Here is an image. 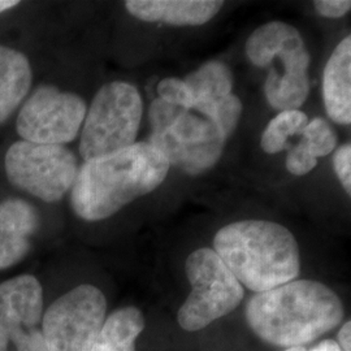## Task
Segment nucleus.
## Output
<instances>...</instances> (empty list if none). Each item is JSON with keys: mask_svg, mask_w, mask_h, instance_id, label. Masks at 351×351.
<instances>
[{"mask_svg": "<svg viewBox=\"0 0 351 351\" xmlns=\"http://www.w3.org/2000/svg\"><path fill=\"white\" fill-rule=\"evenodd\" d=\"M343 315L339 295L311 280H293L256 293L246 306L251 330L264 342L287 349L320 339L341 324Z\"/></svg>", "mask_w": 351, "mask_h": 351, "instance_id": "obj_2", "label": "nucleus"}, {"mask_svg": "<svg viewBox=\"0 0 351 351\" xmlns=\"http://www.w3.org/2000/svg\"><path fill=\"white\" fill-rule=\"evenodd\" d=\"M226 136L213 120L191 111L182 113L175 124L160 133H151L147 142L169 165L188 175H201L219 162Z\"/></svg>", "mask_w": 351, "mask_h": 351, "instance_id": "obj_9", "label": "nucleus"}, {"mask_svg": "<svg viewBox=\"0 0 351 351\" xmlns=\"http://www.w3.org/2000/svg\"><path fill=\"white\" fill-rule=\"evenodd\" d=\"M285 351H307L304 346H298V348H289Z\"/></svg>", "mask_w": 351, "mask_h": 351, "instance_id": "obj_31", "label": "nucleus"}, {"mask_svg": "<svg viewBox=\"0 0 351 351\" xmlns=\"http://www.w3.org/2000/svg\"><path fill=\"white\" fill-rule=\"evenodd\" d=\"M185 271L191 291L178 310L177 322L188 332L204 329L230 314L243 300V287L213 249L191 252Z\"/></svg>", "mask_w": 351, "mask_h": 351, "instance_id": "obj_5", "label": "nucleus"}, {"mask_svg": "<svg viewBox=\"0 0 351 351\" xmlns=\"http://www.w3.org/2000/svg\"><path fill=\"white\" fill-rule=\"evenodd\" d=\"M302 46L304 42L294 26L274 21L258 27L251 34L246 42V53L251 63L264 68L275 56Z\"/></svg>", "mask_w": 351, "mask_h": 351, "instance_id": "obj_16", "label": "nucleus"}, {"mask_svg": "<svg viewBox=\"0 0 351 351\" xmlns=\"http://www.w3.org/2000/svg\"><path fill=\"white\" fill-rule=\"evenodd\" d=\"M223 1L213 0H129L125 8L146 23L162 21L176 26L203 25L221 10Z\"/></svg>", "mask_w": 351, "mask_h": 351, "instance_id": "obj_12", "label": "nucleus"}, {"mask_svg": "<svg viewBox=\"0 0 351 351\" xmlns=\"http://www.w3.org/2000/svg\"><path fill=\"white\" fill-rule=\"evenodd\" d=\"M186 111L190 110H185L180 106H176L160 98L155 99L151 103L150 112H149L152 133H160L165 129H168L169 126L173 125L176 120Z\"/></svg>", "mask_w": 351, "mask_h": 351, "instance_id": "obj_22", "label": "nucleus"}, {"mask_svg": "<svg viewBox=\"0 0 351 351\" xmlns=\"http://www.w3.org/2000/svg\"><path fill=\"white\" fill-rule=\"evenodd\" d=\"M311 351H342L339 349V343L333 339H324L319 342Z\"/></svg>", "mask_w": 351, "mask_h": 351, "instance_id": "obj_28", "label": "nucleus"}, {"mask_svg": "<svg viewBox=\"0 0 351 351\" xmlns=\"http://www.w3.org/2000/svg\"><path fill=\"white\" fill-rule=\"evenodd\" d=\"M8 339L5 337V335L0 330V351H7L8 349Z\"/></svg>", "mask_w": 351, "mask_h": 351, "instance_id": "obj_30", "label": "nucleus"}, {"mask_svg": "<svg viewBox=\"0 0 351 351\" xmlns=\"http://www.w3.org/2000/svg\"><path fill=\"white\" fill-rule=\"evenodd\" d=\"M307 124L308 119L306 113L300 110L278 113L262 134V149L271 155L281 152L288 147L289 137L303 133Z\"/></svg>", "mask_w": 351, "mask_h": 351, "instance_id": "obj_19", "label": "nucleus"}, {"mask_svg": "<svg viewBox=\"0 0 351 351\" xmlns=\"http://www.w3.org/2000/svg\"><path fill=\"white\" fill-rule=\"evenodd\" d=\"M303 141L315 158L326 156L333 152L337 145V137L326 120L317 117L308 121L303 130Z\"/></svg>", "mask_w": 351, "mask_h": 351, "instance_id": "obj_20", "label": "nucleus"}, {"mask_svg": "<svg viewBox=\"0 0 351 351\" xmlns=\"http://www.w3.org/2000/svg\"><path fill=\"white\" fill-rule=\"evenodd\" d=\"M43 314V288L37 277L20 275L0 284V330L16 350L49 351Z\"/></svg>", "mask_w": 351, "mask_h": 351, "instance_id": "obj_10", "label": "nucleus"}, {"mask_svg": "<svg viewBox=\"0 0 351 351\" xmlns=\"http://www.w3.org/2000/svg\"><path fill=\"white\" fill-rule=\"evenodd\" d=\"M242 113V103L233 94L228 95L224 99L216 104L213 121L219 126L223 134L228 138L239 124V117Z\"/></svg>", "mask_w": 351, "mask_h": 351, "instance_id": "obj_21", "label": "nucleus"}, {"mask_svg": "<svg viewBox=\"0 0 351 351\" xmlns=\"http://www.w3.org/2000/svg\"><path fill=\"white\" fill-rule=\"evenodd\" d=\"M32 80L33 72L25 55L0 46V124L25 99Z\"/></svg>", "mask_w": 351, "mask_h": 351, "instance_id": "obj_15", "label": "nucleus"}, {"mask_svg": "<svg viewBox=\"0 0 351 351\" xmlns=\"http://www.w3.org/2000/svg\"><path fill=\"white\" fill-rule=\"evenodd\" d=\"M19 4H20V1H17V0H0V13L14 8Z\"/></svg>", "mask_w": 351, "mask_h": 351, "instance_id": "obj_29", "label": "nucleus"}, {"mask_svg": "<svg viewBox=\"0 0 351 351\" xmlns=\"http://www.w3.org/2000/svg\"><path fill=\"white\" fill-rule=\"evenodd\" d=\"M350 333H351V322H346L343 326H341L339 332V346L342 351L350 350Z\"/></svg>", "mask_w": 351, "mask_h": 351, "instance_id": "obj_27", "label": "nucleus"}, {"mask_svg": "<svg viewBox=\"0 0 351 351\" xmlns=\"http://www.w3.org/2000/svg\"><path fill=\"white\" fill-rule=\"evenodd\" d=\"M315 8L322 16L328 19H339L350 11L349 0H317Z\"/></svg>", "mask_w": 351, "mask_h": 351, "instance_id": "obj_26", "label": "nucleus"}, {"mask_svg": "<svg viewBox=\"0 0 351 351\" xmlns=\"http://www.w3.org/2000/svg\"><path fill=\"white\" fill-rule=\"evenodd\" d=\"M310 93V80L307 73L280 75L271 69L264 84V95L271 107L284 111H295L306 101Z\"/></svg>", "mask_w": 351, "mask_h": 351, "instance_id": "obj_18", "label": "nucleus"}, {"mask_svg": "<svg viewBox=\"0 0 351 351\" xmlns=\"http://www.w3.org/2000/svg\"><path fill=\"white\" fill-rule=\"evenodd\" d=\"M8 181L40 201L55 203L72 190L78 175L75 154L62 145L17 141L4 159Z\"/></svg>", "mask_w": 351, "mask_h": 351, "instance_id": "obj_6", "label": "nucleus"}, {"mask_svg": "<svg viewBox=\"0 0 351 351\" xmlns=\"http://www.w3.org/2000/svg\"><path fill=\"white\" fill-rule=\"evenodd\" d=\"M193 95V108L213 120L216 104L232 94L233 77L226 64L208 62L184 80Z\"/></svg>", "mask_w": 351, "mask_h": 351, "instance_id": "obj_14", "label": "nucleus"}, {"mask_svg": "<svg viewBox=\"0 0 351 351\" xmlns=\"http://www.w3.org/2000/svg\"><path fill=\"white\" fill-rule=\"evenodd\" d=\"M287 169L291 175L304 176L310 173L317 165V159L308 150L304 141L290 149L287 156Z\"/></svg>", "mask_w": 351, "mask_h": 351, "instance_id": "obj_24", "label": "nucleus"}, {"mask_svg": "<svg viewBox=\"0 0 351 351\" xmlns=\"http://www.w3.org/2000/svg\"><path fill=\"white\" fill-rule=\"evenodd\" d=\"M143 103L138 88L113 81L99 88L84 120L80 154L85 162L136 143Z\"/></svg>", "mask_w": 351, "mask_h": 351, "instance_id": "obj_4", "label": "nucleus"}, {"mask_svg": "<svg viewBox=\"0 0 351 351\" xmlns=\"http://www.w3.org/2000/svg\"><path fill=\"white\" fill-rule=\"evenodd\" d=\"M107 300L101 289L84 284L51 304L42 319L49 351H90L106 320Z\"/></svg>", "mask_w": 351, "mask_h": 351, "instance_id": "obj_7", "label": "nucleus"}, {"mask_svg": "<svg viewBox=\"0 0 351 351\" xmlns=\"http://www.w3.org/2000/svg\"><path fill=\"white\" fill-rule=\"evenodd\" d=\"M323 99L328 116L341 125L351 123V38L332 52L323 75Z\"/></svg>", "mask_w": 351, "mask_h": 351, "instance_id": "obj_13", "label": "nucleus"}, {"mask_svg": "<svg viewBox=\"0 0 351 351\" xmlns=\"http://www.w3.org/2000/svg\"><path fill=\"white\" fill-rule=\"evenodd\" d=\"M158 93L160 99L191 111L193 95L184 80L175 78V77L164 78L158 85Z\"/></svg>", "mask_w": 351, "mask_h": 351, "instance_id": "obj_23", "label": "nucleus"}, {"mask_svg": "<svg viewBox=\"0 0 351 351\" xmlns=\"http://www.w3.org/2000/svg\"><path fill=\"white\" fill-rule=\"evenodd\" d=\"M171 165L149 142L85 162L71 193L72 208L86 221H101L162 185Z\"/></svg>", "mask_w": 351, "mask_h": 351, "instance_id": "obj_1", "label": "nucleus"}, {"mask_svg": "<svg viewBox=\"0 0 351 351\" xmlns=\"http://www.w3.org/2000/svg\"><path fill=\"white\" fill-rule=\"evenodd\" d=\"M39 224L37 208L29 202L12 198L0 203V271L25 259Z\"/></svg>", "mask_w": 351, "mask_h": 351, "instance_id": "obj_11", "label": "nucleus"}, {"mask_svg": "<svg viewBox=\"0 0 351 351\" xmlns=\"http://www.w3.org/2000/svg\"><path fill=\"white\" fill-rule=\"evenodd\" d=\"M213 251L245 288L263 293L295 280L301 272L297 239L285 226L243 220L221 228Z\"/></svg>", "mask_w": 351, "mask_h": 351, "instance_id": "obj_3", "label": "nucleus"}, {"mask_svg": "<svg viewBox=\"0 0 351 351\" xmlns=\"http://www.w3.org/2000/svg\"><path fill=\"white\" fill-rule=\"evenodd\" d=\"M145 329V316L137 307H123L106 317L90 351H136Z\"/></svg>", "mask_w": 351, "mask_h": 351, "instance_id": "obj_17", "label": "nucleus"}, {"mask_svg": "<svg viewBox=\"0 0 351 351\" xmlns=\"http://www.w3.org/2000/svg\"><path fill=\"white\" fill-rule=\"evenodd\" d=\"M86 112V103L81 97L42 85L24 101L16 129L26 142L64 146L78 136Z\"/></svg>", "mask_w": 351, "mask_h": 351, "instance_id": "obj_8", "label": "nucleus"}, {"mask_svg": "<svg viewBox=\"0 0 351 351\" xmlns=\"http://www.w3.org/2000/svg\"><path fill=\"white\" fill-rule=\"evenodd\" d=\"M335 172L339 177V182L348 193L351 194V145L346 143L341 146L333 155Z\"/></svg>", "mask_w": 351, "mask_h": 351, "instance_id": "obj_25", "label": "nucleus"}]
</instances>
